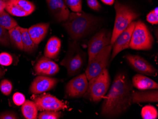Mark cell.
I'll list each match as a JSON object with an SVG mask.
<instances>
[{
  "mask_svg": "<svg viewBox=\"0 0 158 119\" xmlns=\"http://www.w3.org/2000/svg\"><path fill=\"white\" fill-rule=\"evenodd\" d=\"M8 32L10 43L16 49L20 50H23L20 26H16L9 30Z\"/></svg>",
  "mask_w": 158,
  "mask_h": 119,
  "instance_id": "22",
  "label": "cell"
},
{
  "mask_svg": "<svg viewBox=\"0 0 158 119\" xmlns=\"http://www.w3.org/2000/svg\"><path fill=\"white\" fill-rule=\"evenodd\" d=\"M61 117V113L58 111H44L38 116L39 119H58Z\"/></svg>",
  "mask_w": 158,
  "mask_h": 119,
  "instance_id": "27",
  "label": "cell"
},
{
  "mask_svg": "<svg viewBox=\"0 0 158 119\" xmlns=\"http://www.w3.org/2000/svg\"><path fill=\"white\" fill-rule=\"evenodd\" d=\"M116 19L112 32L111 45H113L119 35L125 31L129 25L137 19L139 15L136 11L128 5L116 1L114 3Z\"/></svg>",
  "mask_w": 158,
  "mask_h": 119,
  "instance_id": "4",
  "label": "cell"
},
{
  "mask_svg": "<svg viewBox=\"0 0 158 119\" xmlns=\"http://www.w3.org/2000/svg\"><path fill=\"white\" fill-rule=\"evenodd\" d=\"M6 7V1L4 0H0V12L4 11Z\"/></svg>",
  "mask_w": 158,
  "mask_h": 119,
  "instance_id": "36",
  "label": "cell"
},
{
  "mask_svg": "<svg viewBox=\"0 0 158 119\" xmlns=\"http://www.w3.org/2000/svg\"><path fill=\"white\" fill-rule=\"evenodd\" d=\"M110 83L109 71L105 68L98 75L89 81L88 88L83 96L93 103H98L109 90Z\"/></svg>",
  "mask_w": 158,
  "mask_h": 119,
  "instance_id": "5",
  "label": "cell"
},
{
  "mask_svg": "<svg viewBox=\"0 0 158 119\" xmlns=\"http://www.w3.org/2000/svg\"><path fill=\"white\" fill-rule=\"evenodd\" d=\"M35 9L34 3L27 0H9L6 1L5 10L15 16H27L33 12Z\"/></svg>",
  "mask_w": 158,
  "mask_h": 119,
  "instance_id": "11",
  "label": "cell"
},
{
  "mask_svg": "<svg viewBox=\"0 0 158 119\" xmlns=\"http://www.w3.org/2000/svg\"><path fill=\"white\" fill-rule=\"evenodd\" d=\"M13 101L14 104L17 106L22 105L26 101L25 97L24 95L19 92H17L13 95Z\"/></svg>",
  "mask_w": 158,
  "mask_h": 119,
  "instance_id": "32",
  "label": "cell"
},
{
  "mask_svg": "<svg viewBox=\"0 0 158 119\" xmlns=\"http://www.w3.org/2000/svg\"><path fill=\"white\" fill-rule=\"evenodd\" d=\"M87 54L79 46L76 41L69 40L68 51L60 62V65L67 69L68 77L80 73L86 63Z\"/></svg>",
  "mask_w": 158,
  "mask_h": 119,
  "instance_id": "3",
  "label": "cell"
},
{
  "mask_svg": "<svg viewBox=\"0 0 158 119\" xmlns=\"http://www.w3.org/2000/svg\"><path fill=\"white\" fill-rule=\"evenodd\" d=\"M49 60L50 58L45 56L42 57L39 59L35 66L34 70L35 74L38 75H48L51 67Z\"/></svg>",
  "mask_w": 158,
  "mask_h": 119,
  "instance_id": "23",
  "label": "cell"
},
{
  "mask_svg": "<svg viewBox=\"0 0 158 119\" xmlns=\"http://www.w3.org/2000/svg\"><path fill=\"white\" fill-rule=\"evenodd\" d=\"M49 62L51 65V70H50V71L48 76H52V75H55L59 72L60 68H59L58 65L56 64L50 58Z\"/></svg>",
  "mask_w": 158,
  "mask_h": 119,
  "instance_id": "35",
  "label": "cell"
},
{
  "mask_svg": "<svg viewBox=\"0 0 158 119\" xmlns=\"http://www.w3.org/2000/svg\"><path fill=\"white\" fill-rule=\"evenodd\" d=\"M59 80L47 75H39L33 80L30 86L31 93L38 95L51 90L58 83Z\"/></svg>",
  "mask_w": 158,
  "mask_h": 119,
  "instance_id": "14",
  "label": "cell"
},
{
  "mask_svg": "<svg viewBox=\"0 0 158 119\" xmlns=\"http://www.w3.org/2000/svg\"><path fill=\"white\" fill-rule=\"evenodd\" d=\"M88 5L91 9L98 11L102 9V6L98 0H87Z\"/></svg>",
  "mask_w": 158,
  "mask_h": 119,
  "instance_id": "34",
  "label": "cell"
},
{
  "mask_svg": "<svg viewBox=\"0 0 158 119\" xmlns=\"http://www.w3.org/2000/svg\"><path fill=\"white\" fill-rule=\"evenodd\" d=\"M13 58L11 55L6 52L0 54V65L3 66H9L12 63Z\"/></svg>",
  "mask_w": 158,
  "mask_h": 119,
  "instance_id": "30",
  "label": "cell"
},
{
  "mask_svg": "<svg viewBox=\"0 0 158 119\" xmlns=\"http://www.w3.org/2000/svg\"><path fill=\"white\" fill-rule=\"evenodd\" d=\"M0 45L7 47L10 46L9 32L1 26H0Z\"/></svg>",
  "mask_w": 158,
  "mask_h": 119,
  "instance_id": "29",
  "label": "cell"
},
{
  "mask_svg": "<svg viewBox=\"0 0 158 119\" xmlns=\"http://www.w3.org/2000/svg\"><path fill=\"white\" fill-rule=\"evenodd\" d=\"M132 82L133 86L140 90L158 89V88L157 83L141 74L134 75L132 78Z\"/></svg>",
  "mask_w": 158,
  "mask_h": 119,
  "instance_id": "18",
  "label": "cell"
},
{
  "mask_svg": "<svg viewBox=\"0 0 158 119\" xmlns=\"http://www.w3.org/2000/svg\"><path fill=\"white\" fill-rule=\"evenodd\" d=\"M88 86L89 81L86 74H81L67 83L65 86V94L68 97H81L87 90Z\"/></svg>",
  "mask_w": 158,
  "mask_h": 119,
  "instance_id": "10",
  "label": "cell"
},
{
  "mask_svg": "<svg viewBox=\"0 0 158 119\" xmlns=\"http://www.w3.org/2000/svg\"><path fill=\"white\" fill-rule=\"evenodd\" d=\"M141 116L143 119H156L158 117V111L154 106L146 105L142 109Z\"/></svg>",
  "mask_w": 158,
  "mask_h": 119,
  "instance_id": "25",
  "label": "cell"
},
{
  "mask_svg": "<svg viewBox=\"0 0 158 119\" xmlns=\"http://www.w3.org/2000/svg\"><path fill=\"white\" fill-rule=\"evenodd\" d=\"M18 25L17 23L5 11L0 12V26L10 30Z\"/></svg>",
  "mask_w": 158,
  "mask_h": 119,
  "instance_id": "24",
  "label": "cell"
},
{
  "mask_svg": "<svg viewBox=\"0 0 158 119\" xmlns=\"http://www.w3.org/2000/svg\"><path fill=\"white\" fill-rule=\"evenodd\" d=\"M112 47V45L105 47L88 62L85 73L88 81L98 75L106 68L110 61Z\"/></svg>",
  "mask_w": 158,
  "mask_h": 119,
  "instance_id": "7",
  "label": "cell"
},
{
  "mask_svg": "<svg viewBox=\"0 0 158 119\" xmlns=\"http://www.w3.org/2000/svg\"><path fill=\"white\" fill-rule=\"evenodd\" d=\"M23 50L27 53H32L36 50L38 45L34 42L30 36L28 29L20 27Z\"/></svg>",
  "mask_w": 158,
  "mask_h": 119,
  "instance_id": "20",
  "label": "cell"
},
{
  "mask_svg": "<svg viewBox=\"0 0 158 119\" xmlns=\"http://www.w3.org/2000/svg\"><path fill=\"white\" fill-rule=\"evenodd\" d=\"M12 83L9 80L3 79L0 83V90L5 96H9L12 92Z\"/></svg>",
  "mask_w": 158,
  "mask_h": 119,
  "instance_id": "28",
  "label": "cell"
},
{
  "mask_svg": "<svg viewBox=\"0 0 158 119\" xmlns=\"http://www.w3.org/2000/svg\"><path fill=\"white\" fill-rule=\"evenodd\" d=\"M40 111H59L68 108L65 102L61 101L50 94H42L33 98Z\"/></svg>",
  "mask_w": 158,
  "mask_h": 119,
  "instance_id": "9",
  "label": "cell"
},
{
  "mask_svg": "<svg viewBox=\"0 0 158 119\" xmlns=\"http://www.w3.org/2000/svg\"><path fill=\"white\" fill-rule=\"evenodd\" d=\"M50 11L58 23L64 22L68 19L70 11L63 0H46Z\"/></svg>",
  "mask_w": 158,
  "mask_h": 119,
  "instance_id": "15",
  "label": "cell"
},
{
  "mask_svg": "<svg viewBox=\"0 0 158 119\" xmlns=\"http://www.w3.org/2000/svg\"><path fill=\"white\" fill-rule=\"evenodd\" d=\"M61 48V41L58 37L53 36L48 40L45 47L44 56L51 59L58 57Z\"/></svg>",
  "mask_w": 158,
  "mask_h": 119,
  "instance_id": "19",
  "label": "cell"
},
{
  "mask_svg": "<svg viewBox=\"0 0 158 119\" xmlns=\"http://www.w3.org/2000/svg\"><path fill=\"white\" fill-rule=\"evenodd\" d=\"M5 1H9V0H4Z\"/></svg>",
  "mask_w": 158,
  "mask_h": 119,
  "instance_id": "39",
  "label": "cell"
},
{
  "mask_svg": "<svg viewBox=\"0 0 158 119\" xmlns=\"http://www.w3.org/2000/svg\"><path fill=\"white\" fill-rule=\"evenodd\" d=\"M19 119L17 114L13 112L7 111L0 113V119Z\"/></svg>",
  "mask_w": 158,
  "mask_h": 119,
  "instance_id": "33",
  "label": "cell"
},
{
  "mask_svg": "<svg viewBox=\"0 0 158 119\" xmlns=\"http://www.w3.org/2000/svg\"><path fill=\"white\" fill-rule=\"evenodd\" d=\"M67 7L73 12L82 11V0H63Z\"/></svg>",
  "mask_w": 158,
  "mask_h": 119,
  "instance_id": "26",
  "label": "cell"
},
{
  "mask_svg": "<svg viewBox=\"0 0 158 119\" xmlns=\"http://www.w3.org/2000/svg\"><path fill=\"white\" fill-rule=\"evenodd\" d=\"M153 42V37L146 24L140 20L136 22L129 48L135 50H150Z\"/></svg>",
  "mask_w": 158,
  "mask_h": 119,
  "instance_id": "6",
  "label": "cell"
},
{
  "mask_svg": "<svg viewBox=\"0 0 158 119\" xmlns=\"http://www.w3.org/2000/svg\"><path fill=\"white\" fill-rule=\"evenodd\" d=\"M38 109L34 101L26 100L22 105L21 112L27 119H35L38 118Z\"/></svg>",
  "mask_w": 158,
  "mask_h": 119,
  "instance_id": "21",
  "label": "cell"
},
{
  "mask_svg": "<svg viewBox=\"0 0 158 119\" xmlns=\"http://www.w3.org/2000/svg\"><path fill=\"white\" fill-rule=\"evenodd\" d=\"M147 22L152 24H157L158 23V8L154 9L147 15L146 17Z\"/></svg>",
  "mask_w": 158,
  "mask_h": 119,
  "instance_id": "31",
  "label": "cell"
},
{
  "mask_svg": "<svg viewBox=\"0 0 158 119\" xmlns=\"http://www.w3.org/2000/svg\"><path fill=\"white\" fill-rule=\"evenodd\" d=\"M4 74H5V72H4V71L2 70L1 68H0V79L2 78V76L4 75Z\"/></svg>",
  "mask_w": 158,
  "mask_h": 119,
  "instance_id": "38",
  "label": "cell"
},
{
  "mask_svg": "<svg viewBox=\"0 0 158 119\" xmlns=\"http://www.w3.org/2000/svg\"><path fill=\"white\" fill-rule=\"evenodd\" d=\"M112 33L106 29H102L91 38L88 42V62L103 48L111 45Z\"/></svg>",
  "mask_w": 158,
  "mask_h": 119,
  "instance_id": "8",
  "label": "cell"
},
{
  "mask_svg": "<svg viewBox=\"0 0 158 119\" xmlns=\"http://www.w3.org/2000/svg\"><path fill=\"white\" fill-rule=\"evenodd\" d=\"M99 20L98 18L81 11L71 12L68 19L62 23L71 40L77 41L95 30Z\"/></svg>",
  "mask_w": 158,
  "mask_h": 119,
  "instance_id": "2",
  "label": "cell"
},
{
  "mask_svg": "<svg viewBox=\"0 0 158 119\" xmlns=\"http://www.w3.org/2000/svg\"><path fill=\"white\" fill-rule=\"evenodd\" d=\"M158 102V91L157 89L147 91H133L132 95L133 104Z\"/></svg>",
  "mask_w": 158,
  "mask_h": 119,
  "instance_id": "16",
  "label": "cell"
},
{
  "mask_svg": "<svg viewBox=\"0 0 158 119\" xmlns=\"http://www.w3.org/2000/svg\"><path fill=\"white\" fill-rule=\"evenodd\" d=\"M126 58L130 66L139 73L149 76L157 74V69L142 57L138 55H127Z\"/></svg>",
  "mask_w": 158,
  "mask_h": 119,
  "instance_id": "12",
  "label": "cell"
},
{
  "mask_svg": "<svg viewBox=\"0 0 158 119\" xmlns=\"http://www.w3.org/2000/svg\"><path fill=\"white\" fill-rule=\"evenodd\" d=\"M49 23H40L28 29V32L34 42L38 45L47 36L49 28Z\"/></svg>",
  "mask_w": 158,
  "mask_h": 119,
  "instance_id": "17",
  "label": "cell"
},
{
  "mask_svg": "<svg viewBox=\"0 0 158 119\" xmlns=\"http://www.w3.org/2000/svg\"><path fill=\"white\" fill-rule=\"evenodd\" d=\"M136 22H132L127 29L123 31L116 39L113 45L110 61H112L120 52L129 48L132 33Z\"/></svg>",
  "mask_w": 158,
  "mask_h": 119,
  "instance_id": "13",
  "label": "cell"
},
{
  "mask_svg": "<svg viewBox=\"0 0 158 119\" xmlns=\"http://www.w3.org/2000/svg\"><path fill=\"white\" fill-rule=\"evenodd\" d=\"M106 5H112L114 4V0H101Z\"/></svg>",
  "mask_w": 158,
  "mask_h": 119,
  "instance_id": "37",
  "label": "cell"
},
{
  "mask_svg": "<svg viewBox=\"0 0 158 119\" xmlns=\"http://www.w3.org/2000/svg\"><path fill=\"white\" fill-rule=\"evenodd\" d=\"M133 92V84L126 74H117L109 92L104 97L100 115L112 119L125 113L132 104Z\"/></svg>",
  "mask_w": 158,
  "mask_h": 119,
  "instance_id": "1",
  "label": "cell"
}]
</instances>
